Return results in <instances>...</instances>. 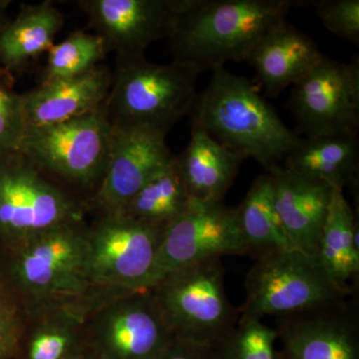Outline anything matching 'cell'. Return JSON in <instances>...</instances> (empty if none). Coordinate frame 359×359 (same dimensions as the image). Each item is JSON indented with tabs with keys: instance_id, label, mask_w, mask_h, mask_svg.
I'll return each mask as SVG.
<instances>
[{
	"instance_id": "obj_21",
	"label": "cell",
	"mask_w": 359,
	"mask_h": 359,
	"mask_svg": "<svg viewBox=\"0 0 359 359\" xmlns=\"http://www.w3.org/2000/svg\"><path fill=\"white\" fill-rule=\"evenodd\" d=\"M283 162V167L292 173L332 188L344 191L346 187H355L359 175L358 135L302 139Z\"/></svg>"
},
{
	"instance_id": "obj_19",
	"label": "cell",
	"mask_w": 359,
	"mask_h": 359,
	"mask_svg": "<svg viewBox=\"0 0 359 359\" xmlns=\"http://www.w3.org/2000/svg\"><path fill=\"white\" fill-rule=\"evenodd\" d=\"M323 55L309 35L285 20L259 42L247 62L256 70L266 95L276 97L308 74Z\"/></svg>"
},
{
	"instance_id": "obj_2",
	"label": "cell",
	"mask_w": 359,
	"mask_h": 359,
	"mask_svg": "<svg viewBox=\"0 0 359 359\" xmlns=\"http://www.w3.org/2000/svg\"><path fill=\"white\" fill-rule=\"evenodd\" d=\"M191 114L192 124L224 147L254 158L266 171L280 165L302 140L283 124L254 84L224 67L212 70Z\"/></svg>"
},
{
	"instance_id": "obj_9",
	"label": "cell",
	"mask_w": 359,
	"mask_h": 359,
	"mask_svg": "<svg viewBox=\"0 0 359 359\" xmlns=\"http://www.w3.org/2000/svg\"><path fill=\"white\" fill-rule=\"evenodd\" d=\"M245 301L240 316L262 320L347 299L327 275L318 257L297 250L256 259L245 280Z\"/></svg>"
},
{
	"instance_id": "obj_16",
	"label": "cell",
	"mask_w": 359,
	"mask_h": 359,
	"mask_svg": "<svg viewBox=\"0 0 359 359\" xmlns=\"http://www.w3.org/2000/svg\"><path fill=\"white\" fill-rule=\"evenodd\" d=\"M113 297L99 292L73 301L27 304L13 359H74L87 348L85 323L89 314Z\"/></svg>"
},
{
	"instance_id": "obj_7",
	"label": "cell",
	"mask_w": 359,
	"mask_h": 359,
	"mask_svg": "<svg viewBox=\"0 0 359 359\" xmlns=\"http://www.w3.org/2000/svg\"><path fill=\"white\" fill-rule=\"evenodd\" d=\"M85 211V203L18 151L0 157V245L83 219Z\"/></svg>"
},
{
	"instance_id": "obj_11",
	"label": "cell",
	"mask_w": 359,
	"mask_h": 359,
	"mask_svg": "<svg viewBox=\"0 0 359 359\" xmlns=\"http://www.w3.org/2000/svg\"><path fill=\"white\" fill-rule=\"evenodd\" d=\"M287 107L306 138L356 136L359 126V61L323 55L294 85Z\"/></svg>"
},
{
	"instance_id": "obj_27",
	"label": "cell",
	"mask_w": 359,
	"mask_h": 359,
	"mask_svg": "<svg viewBox=\"0 0 359 359\" xmlns=\"http://www.w3.org/2000/svg\"><path fill=\"white\" fill-rule=\"evenodd\" d=\"M275 328L262 320L240 316L237 325L215 348L217 359H278Z\"/></svg>"
},
{
	"instance_id": "obj_26",
	"label": "cell",
	"mask_w": 359,
	"mask_h": 359,
	"mask_svg": "<svg viewBox=\"0 0 359 359\" xmlns=\"http://www.w3.org/2000/svg\"><path fill=\"white\" fill-rule=\"evenodd\" d=\"M108 53L103 39L94 33L76 32L54 43L47 52L41 82L65 79L83 74L100 65Z\"/></svg>"
},
{
	"instance_id": "obj_15",
	"label": "cell",
	"mask_w": 359,
	"mask_h": 359,
	"mask_svg": "<svg viewBox=\"0 0 359 359\" xmlns=\"http://www.w3.org/2000/svg\"><path fill=\"white\" fill-rule=\"evenodd\" d=\"M173 157L163 132L113 124L109 160L92 207L99 216L121 214L144 184Z\"/></svg>"
},
{
	"instance_id": "obj_24",
	"label": "cell",
	"mask_w": 359,
	"mask_h": 359,
	"mask_svg": "<svg viewBox=\"0 0 359 359\" xmlns=\"http://www.w3.org/2000/svg\"><path fill=\"white\" fill-rule=\"evenodd\" d=\"M236 212L245 255L257 259L294 250L276 211L273 185L268 173L255 180Z\"/></svg>"
},
{
	"instance_id": "obj_17",
	"label": "cell",
	"mask_w": 359,
	"mask_h": 359,
	"mask_svg": "<svg viewBox=\"0 0 359 359\" xmlns=\"http://www.w3.org/2000/svg\"><path fill=\"white\" fill-rule=\"evenodd\" d=\"M112 83L107 66L98 65L77 76L41 82L20 93L26 128L76 119L102 107Z\"/></svg>"
},
{
	"instance_id": "obj_33",
	"label": "cell",
	"mask_w": 359,
	"mask_h": 359,
	"mask_svg": "<svg viewBox=\"0 0 359 359\" xmlns=\"http://www.w3.org/2000/svg\"><path fill=\"white\" fill-rule=\"evenodd\" d=\"M74 359H100L98 356L95 355L93 353L89 351L88 348L85 349L83 353L79 354L76 358Z\"/></svg>"
},
{
	"instance_id": "obj_23",
	"label": "cell",
	"mask_w": 359,
	"mask_h": 359,
	"mask_svg": "<svg viewBox=\"0 0 359 359\" xmlns=\"http://www.w3.org/2000/svg\"><path fill=\"white\" fill-rule=\"evenodd\" d=\"M318 257L340 290L355 294L359 276L358 219L340 189L332 188Z\"/></svg>"
},
{
	"instance_id": "obj_29",
	"label": "cell",
	"mask_w": 359,
	"mask_h": 359,
	"mask_svg": "<svg viewBox=\"0 0 359 359\" xmlns=\"http://www.w3.org/2000/svg\"><path fill=\"white\" fill-rule=\"evenodd\" d=\"M313 4L327 29L354 45L359 44L358 0H320Z\"/></svg>"
},
{
	"instance_id": "obj_22",
	"label": "cell",
	"mask_w": 359,
	"mask_h": 359,
	"mask_svg": "<svg viewBox=\"0 0 359 359\" xmlns=\"http://www.w3.org/2000/svg\"><path fill=\"white\" fill-rule=\"evenodd\" d=\"M63 23L62 13L49 0L21 7L0 29V68L11 74L25 69L50 50Z\"/></svg>"
},
{
	"instance_id": "obj_12",
	"label": "cell",
	"mask_w": 359,
	"mask_h": 359,
	"mask_svg": "<svg viewBox=\"0 0 359 359\" xmlns=\"http://www.w3.org/2000/svg\"><path fill=\"white\" fill-rule=\"evenodd\" d=\"M228 255H245L236 209L192 200L163 233L150 289L175 269Z\"/></svg>"
},
{
	"instance_id": "obj_28",
	"label": "cell",
	"mask_w": 359,
	"mask_h": 359,
	"mask_svg": "<svg viewBox=\"0 0 359 359\" xmlns=\"http://www.w3.org/2000/svg\"><path fill=\"white\" fill-rule=\"evenodd\" d=\"M25 129L20 93L11 73L0 68V157L18 150Z\"/></svg>"
},
{
	"instance_id": "obj_1",
	"label": "cell",
	"mask_w": 359,
	"mask_h": 359,
	"mask_svg": "<svg viewBox=\"0 0 359 359\" xmlns=\"http://www.w3.org/2000/svg\"><path fill=\"white\" fill-rule=\"evenodd\" d=\"M292 0H194L170 46L175 62L198 74L247 61L271 30L285 22Z\"/></svg>"
},
{
	"instance_id": "obj_8",
	"label": "cell",
	"mask_w": 359,
	"mask_h": 359,
	"mask_svg": "<svg viewBox=\"0 0 359 359\" xmlns=\"http://www.w3.org/2000/svg\"><path fill=\"white\" fill-rule=\"evenodd\" d=\"M163 233L125 214L99 216L87 228L86 271L92 287L115 294L150 289Z\"/></svg>"
},
{
	"instance_id": "obj_25",
	"label": "cell",
	"mask_w": 359,
	"mask_h": 359,
	"mask_svg": "<svg viewBox=\"0 0 359 359\" xmlns=\"http://www.w3.org/2000/svg\"><path fill=\"white\" fill-rule=\"evenodd\" d=\"M191 201L174 156L144 184L121 214L165 231L188 209Z\"/></svg>"
},
{
	"instance_id": "obj_31",
	"label": "cell",
	"mask_w": 359,
	"mask_h": 359,
	"mask_svg": "<svg viewBox=\"0 0 359 359\" xmlns=\"http://www.w3.org/2000/svg\"><path fill=\"white\" fill-rule=\"evenodd\" d=\"M155 359H217V354L211 346L175 337L170 346Z\"/></svg>"
},
{
	"instance_id": "obj_10",
	"label": "cell",
	"mask_w": 359,
	"mask_h": 359,
	"mask_svg": "<svg viewBox=\"0 0 359 359\" xmlns=\"http://www.w3.org/2000/svg\"><path fill=\"white\" fill-rule=\"evenodd\" d=\"M175 335L151 290L112 297L85 323V344L100 359H155Z\"/></svg>"
},
{
	"instance_id": "obj_6",
	"label": "cell",
	"mask_w": 359,
	"mask_h": 359,
	"mask_svg": "<svg viewBox=\"0 0 359 359\" xmlns=\"http://www.w3.org/2000/svg\"><path fill=\"white\" fill-rule=\"evenodd\" d=\"M112 134L101 107L69 121L26 128L18 151L56 183L95 191L109 160Z\"/></svg>"
},
{
	"instance_id": "obj_13",
	"label": "cell",
	"mask_w": 359,
	"mask_h": 359,
	"mask_svg": "<svg viewBox=\"0 0 359 359\" xmlns=\"http://www.w3.org/2000/svg\"><path fill=\"white\" fill-rule=\"evenodd\" d=\"M194 0H82L94 34L116 59L143 57L149 45L172 36Z\"/></svg>"
},
{
	"instance_id": "obj_5",
	"label": "cell",
	"mask_w": 359,
	"mask_h": 359,
	"mask_svg": "<svg viewBox=\"0 0 359 359\" xmlns=\"http://www.w3.org/2000/svg\"><path fill=\"white\" fill-rule=\"evenodd\" d=\"M221 257L182 266L151 287L175 337L216 348L240 320L224 290Z\"/></svg>"
},
{
	"instance_id": "obj_4",
	"label": "cell",
	"mask_w": 359,
	"mask_h": 359,
	"mask_svg": "<svg viewBox=\"0 0 359 359\" xmlns=\"http://www.w3.org/2000/svg\"><path fill=\"white\" fill-rule=\"evenodd\" d=\"M196 71L178 62L155 65L145 56L116 59L112 83L102 109L112 124L167 134L197 100Z\"/></svg>"
},
{
	"instance_id": "obj_30",
	"label": "cell",
	"mask_w": 359,
	"mask_h": 359,
	"mask_svg": "<svg viewBox=\"0 0 359 359\" xmlns=\"http://www.w3.org/2000/svg\"><path fill=\"white\" fill-rule=\"evenodd\" d=\"M25 320L22 302L0 287V359H13Z\"/></svg>"
},
{
	"instance_id": "obj_20",
	"label": "cell",
	"mask_w": 359,
	"mask_h": 359,
	"mask_svg": "<svg viewBox=\"0 0 359 359\" xmlns=\"http://www.w3.org/2000/svg\"><path fill=\"white\" fill-rule=\"evenodd\" d=\"M176 157L189 195L205 203L223 201L245 159L195 124L186 150Z\"/></svg>"
},
{
	"instance_id": "obj_3",
	"label": "cell",
	"mask_w": 359,
	"mask_h": 359,
	"mask_svg": "<svg viewBox=\"0 0 359 359\" xmlns=\"http://www.w3.org/2000/svg\"><path fill=\"white\" fill-rule=\"evenodd\" d=\"M87 228L84 219L69 222L0 245V287L25 306L108 292L87 276Z\"/></svg>"
},
{
	"instance_id": "obj_32",
	"label": "cell",
	"mask_w": 359,
	"mask_h": 359,
	"mask_svg": "<svg viewBox=\"0 0 359 359\" xmlns=\"http://www.w3.org/2000/svg\"><path fill=\"white\" fill-rule=\"evenodd\" d=\"M11 1L9 0H0V29L7 23V11L11 6Z\"/></svg>"
},
{
	"instance_id": "obj_14",
	"label": "cell",
	"mask_w": 359,
	"mask_h": 359,
	"mask_svg": "<svg viewBox=\"0 0 359 359\" xmlns=\"http://www.w3.org/2000/svg\"><path fill=\"white\" fill-rule=\"evenodd\" d=\"M353 297L276 316L278 359H359V304Z\"/></svg>"
},
{
	"instance_id": "obj_18",
	"label": "cell",
	"mask_w": 359,
	"mask_h": 359,
	"mask_svg": "<svg viewBox=\"0 0 359 359\" xmlns=\"http://www.w3.org/2000/svg\"><path fill=\"white\" fill-rule=\"evenodd\" d=\"M276 211L294 250L318 257L332 187L292 173L282 165L269 168Z\"/></svg>"
}]
</instances>
